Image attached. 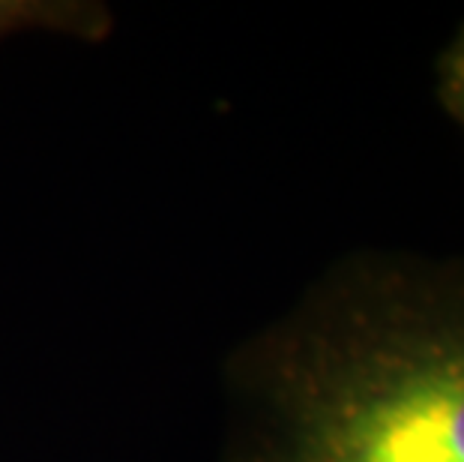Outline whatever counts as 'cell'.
<instances>
[{"mask_svg":"<svg viewBox=\"0 0 464 462\" xmlns=\"http://www.w3.org/2000/svg\"><path fill=\"white\" fill-rule=\"evenodd\" d=\"M222 388L219 462H464V252H344Z\"/></svg>","mask_w":464,"mask_h":462,"instance_id":"1","label":"cell"},{"mask_svg":"<svg viewBox=\"0 0 464 462\" xmlns=\"http://www.w3.org/2000/svg\"><path fill=\"white\" fill-rule=\"evenodd\" d=\"M111 27V9L91 0H0V43L31 31L102 43Z\"/></svg>","mask_w":464,"mask_h":462,"instance_id":"2","label":"cell"},{"mask_svg":"<svg viewBox=\"0 0 464 462\" xmlns=\"http://www.w3.org/2000/svg\"><path fill=\"white\" fill-rule=\"evenodd\" d=\"M434 93L443 112L464 130V22L434 61Z\"/></svg>","mask_w":464,"mask_h":462,"instance_id":"3","label":"cell"}]
</instances>
